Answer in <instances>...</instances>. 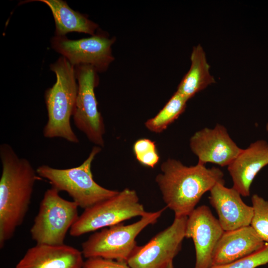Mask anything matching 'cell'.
Segmentation results:
<instances>
[{"mask_svg": "<svg viewBox=\"0 0 268 268\" xmlns=\"http://www.w3.org/2000/svg\"><path fill=\"white\" fill-rule=\"evenodd\" d=\"M165 268H174L173 262H170Z\"/></svg>", "mask_w": 268, "mask_h": 268, "instance_id": "cb8c5ba5", "label": "cell"}, {"mask_svg": "<svg viewBox=\"0 0 268 268\" xmlns=\"http://www.w3.org/2000/svg\"><path fill=\"white\" fill-rule=\"evenodd\" d=\"M147 212L131 224H116L91 234L82 244L84 258H101L127 262L137 246L135 239L147 226L155 223L166 208Z\"/></svg>", "mask_w": 268, "mask_h": 268, "instance_id": "5b68a950", "label": "cell"}, {"mask_svg": "<svg viewBox=\"0 0 268 268\" xmlns=\"http://www.w3.org/2000/svg\"><path fill=\"white\" fill-rule=\"evenodd\" d=\"M266 129H267V131L268 132V124L266 126Z\"/></svg>", "mask_w": 268, "mask_h": 268, "instance_id": "d4e9b609", "label": "cell"}, {"mask_svg": "<svg viewBox=\"0 0 268 268\" xmlns=\"http://www.w3.org/2000/svg\"><path fill=\"white\" fill-rule=\"evenodd\" d=\"M101 149L100 146H94L87 158L78 166L57 169L42 165L36 169L37 173L40 178L47 180L52 187L67 192L79 207L88 208L119 192L105 188L93 179L92 163Z\"/></svg>", "mask_w": 268, "mask_h": 268, "instance_id": "277c9868", "label": "cell"}, {"mask_svg": "<svg viewBox=\"0 0 268 268\" xmlns=\"http://www.w3.org/2000/svg\"><path fill=\"white\" fill-rule=\"evenodd\" d=\"M0 247L11 239L28 210L34 186L40 178L30 162L11 146H0Z\"/></svg>", "mask_w": 268, "mask_h": 268, "instance_id": "6da1fadb", "label": "cell"}, {"mask_svg": "<svg viewBox=\"0 0 268 268\" xmlns=\"http://www.w3.org/2000/svg\"><path fill=\"white\" fill-rule=\"evenodd\" d=\"M81 251L69 245L37 244L27 250L15 268H83Z\"/></svg>", "mask_w": 268, "mask_h": 268, "instance_id": "9a60e30c", "label": "cell"}, {"mask_svg": "<svg viewBox=\"0 0 268 268\" xmlns=\"http://www.w3.org/2000/svg\"><path fill=\"white\" fill-rule=\"evenodd\" d=\"M133 150L137 161L142 165L153 168L159 162L160 156L154 141L146 138L137 139Z\"/></svg>", "mask_w": 268, "mask_h": 268, "instance_id": "44dd1931", "label": "cell"}, {"mask_svg": "<svg viewBox=\"0 0 268 268\" xmlns=\"http://www.w3.org/2000/svg\"><path fill=\"white\" fill-rule=\"evenodd\" d=\"M50 67L56 74V81L45 92L48 121L43 135L46 138H62L77 143L79 139L70 124L78 91L74 67L62 56Z\"/></svg>", "mask_w": 268, "mask_h": 268, "instance_id": "3957f363", "label": "cell"}, {"mask_svg": "<svg viewBox=\"0 0 268 268\" xmlns=\"http://www.w3.org/2000/svg\"><path fill=\"white\" fill-rule=\"evenodd\" d=\"M268 263V242L260 250L231 263L210 268H256Z\"/></svg>", "mask_w": 268, "mask_h": 268, "instance_id": "7402d4cb", "label": "cell"}, {"mask_svg": "<svg viewBox=\"0 0 268 268\" xmlns=\"http://www.w3.org/2000/svg\"><path fill=\"white\" fill-rule=\"evenodd\" d=\"M155 177L166 207L175 217L188 216L202 196L218 182H223L224 173L218 168H207L198 163L187 166L179 160L168 158L161 165Z\"/></svg>", "mask_w": 268, "mask_h": 268, "instance_id": "7a4b0ae2", "label": "cell"}, {"mask_svg": "<svg viewBox=\"0 0 268 268\" xmlns=\"http://www.w3.org/2000/svg\"><path fill=\"white\" fill-rule=\"evenodd\" d=\"M190 147L198 163H211L221 167L228 166L242 149L231 138L226 128L218 124L213 128L196 132L190 138Z\"/></svg>", "mask_w": 268, "mask_h": 268, "instance_id": "7c38bea8", "label": "cell"}, {"mask_svg": "<svg viewBox=\"0 0 268 268\" xmlns=\"http://www.w3.org/2000/svg\"><path fill=\"white\" fill-rule=\"evenodd\" d=\"M147 211L140 202L135 190L126 188L116 195L88 208L71 226V236L78 237L144 215Z\"/></svg>", "mask_w": 268, "mask_h": 268, "instance_id": "8992f818", "label": "cell"}, {"mask_svg": "<svg viewBox=\"0 0 268 268\" xmlns=\"http://www.w3.org/2000/svg\"><path fill=\"white\" fill-rule=\"evenodd\" d=\"M265 244L251 225L224 231L214 250L212 266L231 263L260 250Z\"/></svg>", "mask_w": 268, "mask_h": 268, "instance_id": "2e32d148", "label": "cell"}, {"mask_svg": "<svg viewBox=\"0 0 268 268\" xmlns=\"http://www.w3.org/2000/svg\"><path fill=\"white\" fill-rule=\"evenodd\" d=\"M253 216L251 226L265 242H268V201L254 194L252 198Z\"/></svg>", "mask_w": 268, "mask_h": 268, "instance_id": "ffe728a7", "label": "cell"}, {"mask_svg": "<svg viewBox=\"0 0 268 268\" xmlns=\"http://www.w3.org/2000/svg\"><path fill=\"white\" fill-rule=\"evenodd\" d=\"M78 91L72 115L75 127L95 145L103 147L105 125L98 109L95 88L99 84L98 72L91 66L74 67Z\"/></svg>", "mask_w": 268, "mask_h": 268, "instance_id": "ba28073f", "label": "cell"}, {"mask_svg": "<svg viewBox=\"0 0 268 268\" xmlns=\"http://www.w3.org/2000/svg\"><path fill=\"white\" fill-rule=\"evenodd\" d=\"M47 4L50 8L55 23V35L65 36L69 32H76L94 35L98 29L97 23L84 14L71 8L63 0H34Z\"/></svg>", "mask_w": 268, "mask_h": 268, "instance_id": "e0dca14e", "label": "cell"}, {"mask_svg": "<svg viewBox=\"0 0 268 268\" xmlns=\"http://www.w3.org/2000/svg\"><path fill=\"white\" fill-rule=\"evenodd\" d=\"M191 65L180 84L177 92L188 100L199 92L215 82L209 72L205 53L201 45L194 47L191 55Z\"/></svg>", "mask_w": 268, "mask_h": 268, "instance_id": "ac0fdd59", "label": "cell"}, {"mask_svg": "<svg viewBox=\"0 0 268 268\" xmlns=\"http://www.w3.org/2000/svg\"><path fill=\"white\" fill-rule=\"evenodd\" d=\"M83 268H131L127 262L91 258L84 261Z\"/></svg>", "mask_w": 268, "mask_h": 268, "instance_id": "603a6c76", "label": "cell"}, {"mask_svg": "<svg viewBox=\"0 0 268 268\" xmlns=\"http://www.w3.org/2000/svg\"><path fill=\"white\" fill-rule=\"evenodd\" d=\"M209 203L215 209L224 231L249 226L253 216L252 206L246 204L240 194L224 182L216 183L210 190Z\"/></svg>", "mask_w": 268, "mask_h": 268, "instance_id": "4fadbf2b", "label": "cell"}, {"mask_svg": "<svg viewBox=\"0 0 268 268\" xmlns=\"http://www.w3.org/2000/svg\"><path fill=\"white\" fill-rule=\"evenodd\" d=\"M224 231L209 208H195L188 216L185 238H191L196 251L194 268H210L214 250Z\"/></svg>", "mask_w": 268, "mask_h": 268, "instance_id": "8fae6325", "label": "cell"}, {"mask_svg": "<svg viewBox=\"0 0 268 268\" xmlns=\"http://www.w3.org/2000/svg\"><path fill=\"white\" fill-rule=\"evenodd\" d=\"M59 192L53 187L47 190L40 202L30 229L37 244H64L67 232L79 216L78 204L63 199Z\"/></svg>", "mask_w": 268, "mask_h": 268, "instance_id": "52a82bcc", "label": "cell"}, {"mask_svg": "<svg viewBox=\"0 0 268 268\" xmlns=\"http://www.w3.org/2000/svg\"><path fill=\"white\" fill-rule=\"evenodd\" d=\"M268 165V143L258 140L239 154L227 166L233 182V188L243 197L250 195L252 183L255 177Z\"/></svg>", "mask_w": 268, "mask_h": 268, "instance_id": "5bb4252c", "label": "cell"}, {"mask_svg": "<svg viewBox=\"0 0 268 268\" xmlns=\"http://www.w3.org/2000/svg\"><path fill=\"white\" fill-rule=\"evenodd\" d=\"M115 41V38H110L99 29L90 37L76 40L68 39L66 36L55 35L51 39V45L74 67L90 66L98 72H102L114 60L112 46Z\"/></svg>", "mask_w": 268, "mask_h": 268, "instance_id": "9c48e42d", "label": "cell"}, {"mask_svg": "<svg viewBox=\"0 0 268 268\" xmlns=\"http://www.w3.org/2000/svg\"><path fill=\"white\" fill-rule=\"evenodd\" d=\"M188 100L176 91L162 109L144 124L149 131L160 134L176 120L184 112Z\"/></svg>", "mask_w": 268, "mask_h": 268, "instance_id": "d6986e66", "label": "cell"}, {"mask_svg": "<svg viewBox=\"0 0 268 268\" xmlns=\"http://www.w3.org/2000/svg\"><path fill=\"white\" fill-rule=\"evenodd\" d=\"M188 216L175 217L172 223L147 243L137 246L127 263L131 268H165L178 254L185 238Z\"/></svg>", "mask_w": 268, "mask_h": 268, "instance_id": "30bf717a", "label": "cell"}]
</instances>
